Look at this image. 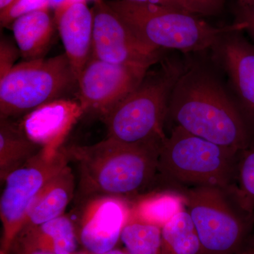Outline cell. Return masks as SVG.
Listing matches in <instances>:
<instances>
[{"mask_svg":"<svg viewBox=\"0 0 254 254\" xmlns=\"http://www.w3.org/2000/svg\"><path fill=\"white\" fill-rule=\"evenodd\" d=\"M186 68L166 60L159 69L148 71L133 91L102 117L107 138L127 144H161L170 95Z\"/></svg>","mask_w":254,"mask_h":254,"instance_id":"3","label":"cell"},{"mask_svg":"<svg viewBox=\"0 0 254 254\" xmlns=\"http://www.w3.org/2000/svg\"><path fill=\"white\" fill-rule=\"evenodd\" d=\"M91 56L106 63L148 68L160 50L142 41L104 0H95Z\"/></svg>","mask_w":254,"mask_h":254,"instance_id":"9","label":"cell"},{"mask_svg":"<svg viewBox=\"0 0 254 254\" xmlns=\"http://www.w3.org/2000/svg\"><path fill=\"white\" fill-rule=\"evenodd\" d=\"M16 58V50L14 47L5 41L1 42V68L0 76H2L12 67L13 63Z\"/></svg>","mask_w":254,"mask_h":254,"instance_id":"25","label":"cell"},{"mask_svg":"<svg viewBox=\"0 0 254 254\" xmlns=\"http://www.w3.org/2000/svg\"><path fill=\"white\" fill-rule=\"evenodd\" d=\"M237 153L175 126L159 148L158 173L192 187L228 190Z\"/></svg>","mask_w":254,"mask_h":254,"instance_id":"5","label":"cell"},{"mask_svg":"<svg viewBox=\"0 0 254 254\" xmlns=\"http://www.w3.org/2000/svg\"><path fill=\"white\" fill-rule=\"evenodd\" d=\"M148 68L115 64L91 57L77 80L78 101L84 113L100 118L133 91Z\"/></svg>","mask_w":254,"mask_h":254,"instance_id":"10","label":"cell"},{"mask_svg":"<svg viewBox=\"0 0 254 254\" xmlns=\"http://www.w3.org/2000/svg\"><path fill=\"white\" fill-rule=\"evenodd\" d=\"M184 192L186 210L198 232L203 254H239L245 250L250 221L233 208L226 190L198 187Z\"/></svg>","mask_w":254,"mask_h":254,"instance_id":"7","label":"cell"},{"mask_svg":"<svg viewBox=\"0 0 254 254\" xmlns=\"http://www.w3.org/2000/svg\"><path fill=\"white\" fill-rule=\"evenodd\" d=\"M240 33L225 35L213 48L241 103L254 115V47Z\"/></svg>","mask_w":254,"mask_h":254,"instance_id":"14","label":"cell"},{"mask_svg":"<svg viewBox=\"0 0 254 254\" xmlns=\"http://www.w3.org/2000/svg\"><path fill=\"white\" fill-rule=\"evenodd\" d=\"M86 252V254H92L90 253H88V252ZM129 254L128 252H127L126 250H118V249H114V250L109 251V252H105L104 254Z\"/></svg>","mask_w":254,"mask_h":254,"instance_id":"30","label":"cell"},{"mask_svg":"<svg viewBox=\"0 0 254 254\" xmlns=\"http://www.w3.org/2000/svg\"><path fill=\"white\" fill-rule=\"evenodd\" d=\"M237 165V185L230 187L237 204L242 210L252 215L254 210V148L242 150Z\"/></svg>","mask_w":254,"mask_h":254,"instance_id":"22","label":"cell"},{"mask_svg":"<svg viewBox=\"0 0 254 254\" xmlns=\"http://www.w3.org/2000/svg\"><path fill=\"white\" fill-rule=\"evenodd\" d=\"M239 254H251L250 252H247V251H245V252H242V253Z\"/></svg>","mask_w":254,"mask_h":254,"instance_id":"34","label":"cell"},{"mask_svg":"<svg viewBox=\"0 0 254 254\" xmlns=\"http://www.w3.org/2000/svg\"><path fill=\"white\" fill-rule=\"evenodd\" d=\"M78 241L72 220L63 215L39 226L23 230L12 246L52 254H76Z\"/></svg>","mask_w":254,"mask_h":254,"instance_id":"15","label":"cell"},{"mask_svg":"<svg viewBox=\"0 0 254 254\" xmlns=\"http://www.w3.org/2000/svg\"><path fill=\"white\" fill-rule=\"evenodd\" d=\"M83 114L79 102L60 98L23 115L19 126L26 136L41 148L58 151Z\"/></svg>","mask_w":254,"mask_h":254,"instance_id":"12","label":"cell"},{"mask_svg":"<svg viewBox=\"0 0 254 254\" xmlns=\"http://www.w3.org/2000/svg\"><path fill=\"white\" fill-rule=\"evenodd\" d=\"M168 114L177 126L234 153L247 148L248 136L242 117L206 68L187 66L170 95Z\"/></svg>","mask_w":254,"mask_h":254,"instance_id":"1","label":"cell"},{"mask_svg":"<svg viewBox=\"0 0 254 254\" xmlns=\"http://www.w3.org/2000/svg\"><path fill=\"white\" fill-rule=\"evenodd\" d=\"M245 23V30L254 41V4L239 5L238 21Z\"/></svg>","mask_w":254,"mask_h":254,"instance_id":"26","label":"cell"},{"mask_svg":"<svg viewBox=\"0 0 254 254\" xmlns=\"http://www.w3.org/2000/svg\"><path fill=\"white\" fill-rule=\"evenodd\" d=\"M130 213L131 204L126 198L110 195L88 198L78 221V242L92 254L114 250Z\"/></svg>","mask_w":254,"mask_h":254,"instance_id":"11","label":"cell"},{"mask_svg":"<svg viewBox=\"0 0 254 254\" xmlns=\"http://www.w3.org/2000/svg\"><path fill=\"white\" fill-rule=\"evenodd\" d=\"M163 254H203L198 232L186 209L162 227Z\"/></svg>","mask_w":254,"mask_h":254,"instance_id":"20","label":"cell"},{"mask_svg":"<svg viewBox=\"0 0 254 254\" xmlns=\"http://www.w3.org/2000/svg\"><path fill=\"white\" fill-rule=\"evenodd\" d=\"M239 5L254 4V0H238Z\"/></svg>","mask_w":254,"mask_h":254,"instance_id":"31","label":"cell"},{"mask_svg":"<svg viewBox=\"0 0 254 254\" xmlns=\"http://www.w3.org/2000/svg\"><path fill=\"white\" fill-rule=\"evenodd\" d=\"M160 145L127 144L106 139L88 146L65 148L78 173L83 198L140 196L158 175Z\"/></svg>","mask_w":254,"mask_h":254,"instance_id":"2","label":"cell"},{"mask_svg":"<svg viewBox=\"0 0 254 254\" xmlns=\"http://www.w3.org/2000/svg\"><path fill=\"white\" fill-rule=\"evenodd\" d=\"M108 2L138 38L159 50L203 51L213 48L225 35L246 27L240 21L215 27L188 11L161 5L131 0Z\"/></svg>","mask_w":254,"mask_h":254,"instance_id":"4","label":"cell"},{"mask_svg":"<svg viewBox=\"0 0 254 254\" xmlns=\"http://www.w3.org/2000/svg\"><path fill=\"white\" fill-rule=\"evenodd\" d=\"M15 41L26 61L43 58L51 42L53 21L49 6L25 13L12 23Z\"/></svg>","mask_w":254,"mask_h":254,"instance_id":"17","label":"cell"},{"mask_svg":"<svg viewBox=\"0 0 254 254\" xmlns=\"http://www.w3.org/2000/svg\"><path fill=\"white\" fill-rule=\"evenodd\" d=\"M131 1H138V2L148 3V4L161 5V6H169V7H173L175 8V9L190 12L188 9H187L186 5L184 4L182 0H131Z\"/></svg>","mask_w":254,"mask_h":254,"instance_id":"27","label":"cell"},{"mask_svg":"<svg viewBox=\"0 0 254 254\" xmlns=\"http://www.w3.org/2000/svg\"><path fill=\"white\" fill-rule=\"evenodd\" d=\"M49 6V0H17L9 12L1 18V23L5 24L25 13Z\"/></svg>","mask_w":254,"mask_h":254,"instance_id":"23","label":"cell"},{"mask_svg":"<svg viewBox=\"0 0 254 254\" xmlns=\"http://www.w3.org/2000/svg\"><path fill=\"white\" fill-rule=\"evenodd\" d=\"M77 84L66 55L29 60L0 76V117L25 115Z\"/></svg>","mask_w":254,"mask_h":254,"instance_id":"6","label":"cell"},{"mask_svg":"<svg viewBox=\"0 0 254 254\" xmlns=\"http://www.w3.org/2000/svg\"><path fill=\"white\" fill-rule=\"evenodd\" d=\"M41 150L26 136L19 125L0 117V180L22 166Z\"/></svg>","mask_w":254,"mask_h":254,"instance_id":"18","label":"cell"},{"mask_svg":"<svg viewBox=\"0 0 254 254\" xmlns=\"http://www.w3.org/2000/svg\"><path fill=\"white\" fill-rule=\"evenodd\" d=\"M55 19L65 55L78 80L91 56L93 9L86 0H73L57 7Z\"/></svg>","mask_w":254,"mask_h":254,"instance_id":"13","label":"cell"},{"mask_svg":"<svg viewBox=\"0 0 254 254\" xmlns=\"http://www.w3.org/2000/svg\"><path fill=\"white\" fill-rule=\"evenodd\" d=\"M11 251H13L14 254H52L46 252L39 250H29V249L23 248L18 246H12Z\"/></svg>","mask_w":254,"mask_h":254,"instance_id":"28","label":"cell"},{"mask_svg":"<svg viewBox=\"0 0 254 254\" xmlns=\"http://www.w3.org/2000/svg\"><path fill=\"white\" fill-rule=\"evenodd\" d=\"M75 180L69 165L53 177L32 205L22 230L39 226L63 215L74 195Z\"/></svg>","mask_w":254,"mask_h":254,"instance_id":"16","label":"cell"},{"mask_svg":"<svg viewBox=\"0 0 254 254\" xmlns=\"http://www.w3.org/2000/svg\"><path fill=\"white\" fill-rule=\"evenodd\" d=\"M192 14L213 15L223 6L225 0H182Z\"/></svg>","mask_w":254,"mask_h":254,"instance_id":"24","label":"cell"},{"mask_svg":"<svg viewBox=\"0 0 254 254\" xmlns=\"http://www.w3.org/2000/svg\"><path fill=\"white\" fill-rule=\"evenodd\" d=\"M245 251L250 252L251 254H254V242L253 244H251V245H249L248 247Z\"/></svg>","mask_w":254,"mask_h":254,"instance_id":"32","label":"cell"},{"mask_svg":"<svg viewBox=\"0 0 254 254\" xmlns=\"http://www.w3.org/2000/svg\"><path fill=\"white\" fill-rule=\"evenodd\" d=\"M17 0H0V13H1V18L4 16L5 15L9 12L13 5Z\"/></svg>","mask_w":254,"mask_h":254,"instance_id":"29","label":"cell"},{"mask_svg":"<svg viewBox=\"0 0 254 254\" xmlns=\"http://www.w3.org/2000/svg\"><path fill=\"white\" fill-rule=\"evenodd\" d=\"M186 209L185 195L177 192L160 191L143 195L131 204V220L163 227L177 213Z\"/></svg>","mask_w":254,"mask_h":254,"instance_id":"19","label":"cell"},{"mask_svg":"<svg viewBox=\"0 0 254 254\" xmlns=\"http://www.w3.org/2000/svg\"><path fill=\"white\" fill-rule=\"evenodd\" d=\"M120 241L129 254H163L161 227L129 219Z\"/></svg>","mask_w":254,"mask_h":254,"instance_id":"21","label":"cell"},{"mask_svg":"<svg viewBox=\"0 0 254 254\" xmlns=\"http://www.w3.org/2000/svg\"><path fill=\"white\" fill-rule=\"evenodd\" d=\"M69 163L64 147L56 152L41 148L27 163L6 177L0 198L1 249L11 252L37 197Z\"/></svg>","mask_w":254,"mask_h":254,"instance_id":"8","label":"cell"},{"mask_svg":"<svg viewBox=\"0 0 254 254\" xmlns=\"http://www.w3.org/2000/svg\"><path fill=\"white\" fill-rule=\"evenodd\" d=\"M0 254H10V252L1 248V250H0Z\"/></svg>","mask_w":254,"mask_h":254,"instance_id":"33","label":"cell"}]
</instances>
